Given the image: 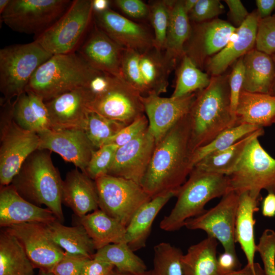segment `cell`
<instances>
[{
    "label": "cell",
    "instance_id": "5",
    "mask_svg": "<svg viewBox=\"0 0 275 275\" xmlns=\"http://www.w3.org/2000/svg\"><path fill=\"white\" fill-rule=\"evenodd\" d=\"M99 72L77 52L52 55L35 72L25 92L45 102L68 91L87 87Z\"/></svg>",
    "mask_w": 275,
    "mask_h": 275
},
{
    "label": "cell",
    "instance_id": "33",
    "mask_svg": "<svg viewBox=\"0 0 275 275\" xmlns=\"http://www.w3.org/2000/svg\"><path fill=\"white\" fill-rule=\"evenodd\" d=\"M217 245V240L207 236L190 246L181 259L183 275H219Z\"/></svg>",
    "mask_w": 275,
    "mask_h": 275
},
{
    "label": "cell",
    "instance_id": "6",
    "mask_svg": "<svg viewBox=\"0 0 275 275\" xmlns=\"http://www.w3.org/2000/svg\"><path fill=\"white\" fill-rule=\"evenodd\" d=\"M52 56L35 41L1 49V101H12L24 93L35 72Z\"/></svg>",
    "mask_w": 275,
    "mask_h": 275
},
{
    "label": "cell",
    "instance_id": "26",
    "mask_svg": "<svg viewBox=\"0 0 275 275\" xmlns=\"http://www.w3.org/2000/svg\"><path fill=\"white\" fill-rule=\"evenodd\" d=\"M175 196V193L169 192L152 198L132 217L126 226L125 242L134 252L146 246L155 218L163 206Z\"/></svg>",
    "mask_w": 275,
    "mask_h": 275
},
{
    "label": "cell",
    "instance_id": "22",
    "mask_svg": "<svg viewBox=\"0 0 275 275\" xmlns=\"http://www.w3.org/2000/svg\"><path fill=\"white\" fill-rule=\"evenodd\" d=\"M58 220L47 208H42L23 198L10 184L0 190V226L2 228L25 223L47 224Z\"/></svg>",
    "mask_w": 275,
    "mask_h": 275
},
{
    "label": "cell",
    "instance_id": "32",
    "mask_svg": "<svg viewBox=\"0 0 275 275\" xmlns=\"http://www.w3.org/2000/svg\"><path fill=\"white\" fill-rule=\"evenodd\" d=\"M45 225L50 237L65 252L92 258L96 251L81 225L66 226L56 220Z\"/></svg>",
    "mask_w": 275,
    "mask_h": 275
},
{
    "label": "cell",
    "instance_id": "10",
    "mask_svg": "<svg viewBox=\"0 0 275 275\" xmlns=\"http://www.w3.org/2000/svg\"><path fill=\"white\" fill-rule=\"evenodd\" d=\"M99 208L126 227L137 211L152 198L130 180L105 174L95 180Z\"/></svg>",
    "mask_w": 275,
    "mask_h": 275
},
{
    "label": "cell",
    "instance_id": "58",
    "mask_svg": "<svg viewBox=\"0 0 275 275\" xmlns=\"http://www.w3.org/2000/svg\"><path fill=\"white\" fill-rule=\"evenodd\" d=\"M111 1L108 0H92L94 13H101L108 10Z\"/></svg>",
    "mask_w": 275,
    "mask_h": 275
},
{
    "label": "cell",
    "instance_id": "55",
    "mask_svg": "<svg viewBox=\"0 0 275 275\" xmlns=\"http://www.w3.org/2000/svg\"><path fill=\"white\" fill-rule=\"evenodd\" d=\"M262 215L267 217L275 216V194L268 193L261 203Z\"/></svg>",
    "mask_w": 275,
    "mask_h": 275
},
{
    "label": "cell",
    "instance_id": "9",
    "mask_svg": "<svg viewBox=\"0 0 275 275\" xmlns=\"http://www.w3.org/2000/svg\"><path fill=\"white\" fill-rule=\"evenodd\" d=\"M94 16L92 0H74L34 41L52 55L76 52Z\"/></svg>",
    "mask_w": 275,
    "mask_h": 275
},
{
    "label": "cell",
    "instance_id": "49",
    "mask_svg": "<svg viewBox=\"0 0 275 275\" xmlns=\"http://www.w3.org/2000/svg\"><path fill=\"white\" fill-rule=\"evenodd\" d=\"M244 75V68L242 57L237 61L233 68L229 80L230 109L232 115L235 120V112L239 95L242 89Z\"/></svg>",
    "mask_w": 275,
    "mask_h": 275
},
{
    "label": "cell",
    "instance_id": "45",
    "mask_svg": "<svg viewBox=\"0 0 275 275\" xmlns=\"http://www.w3.org/2000/svg\"><path fill=\"white\" fill-rule=\"evenodd\" d=\"M265 275H275V231L265 229L256 245Z\"/></svg>",
    "mask_w": 275,
    "mask_h": 275
},
{
    "label": "cell",
    "instance_id": "20",
    "mask_svg": "<svg viewBox=\"0 0 275 275\" xmlns=\"http://www.w3.org/2000/svg\"><path fill=\"white\" fill-rule=\"evenodd\" d=\"M94 17L96 24L123 48L141 53L154 48L153 37L144 26L110 8L103 12L94 13Z\"/></svg>",
    "mask_w": 275,
    "mask_h": 275
},
{
    "label": "cell",
    "instance_id": "39",
    "mask_svg": "<svg viewBox=\"0 0 275 275\" xmlns=\"http://www.w3.org/2000/svg\"><path fill=\"white\" fill-rule=\"evenodd\" d=\"M260 128H263L249 124H241L223 131L210 142L194 152L192 156L193 168L196 163L206 155L226 149Z\"/></svg>",
    "mask_w": 275,
    "mask_h": 275
},
{
    "label": "cell",
    "instance_id": "35",
    "mask_svg": "<svg viewBox=\"0 0 275 275\" xmlns=\"http://www.w3.org/2000/svg\"><path fill=\"white\" fill-rule=\"evenodd\" d=\"M34 266L17 238L5 230L0 234V275H34Z\"/></svg>",
    "mask_w": 275,
    "mask_h": 275
},
{
    "label": "cell",
    "instance_id": "31",
    "mask_svg": "<svg viewBox=\"0 0 275 275\" xmlns=\"http://www.w3.org/2000/svg\"><path fill=\"white\" fill-rule=\"evenodd\" d=\"M13 117L21 128L37 133L50 129L44 101L35 94L25 92L13 101Z\"/></svg>",
    "mask_w": 275,
    "mask_h": 275
},
{
    "label": "cell",
    "instance_id": "29",
    "mask_svg": "<svg viewBox=\"0 0 275 275\" xmlns=\"http://www.w3.org/2000/svg\"><path fill=\"white\" fill-rule=\"evenodd\" d=\"M260 199H257L248 192L239 195L235 224V240L240 245L247 260V264L253 265L256 244L254 237L256 220L254 215L259 210Z\"/></svg>",
    "mask_w": 275,
    "mask_h": 275
},
{
    "label": "cell",
    "instance_id": "43",
    "mask_svg": "<svg viewBox=\"0 0 275 275\" xmlns=\"http://www.w3.org/2000/svg\"><path fill=\"white\" fill-rule=\"evenodd\" d=\"M141 53L129 49L123 52L121 73L123 79L144 96L146 90L140 66Z\"/></svg>",
    "mask_w": 275,
    "mask_h": 275
},
{
    "label": "cell",
    "instance_id": "38",
    "mask_svg": "<svg viewBox=\"0 0 275 275\" xmlns=\"http://www.w3.org/2000/svg\"><path fill=\"white\" fill-rule=\"evenodd\" d=\"M210 82L208 74L202 71L188 56L184 54L171 97L179 98L200 91L206 88Z\"/></svg>",
    "mask_w": 275,
    "mask_h": 275
},
{
    "label": "cell",
    "instance_id": "36",
    "mask_svg": "<svg viewBox=\"0 0 275 275\" xmlns=\"http://www.w3.org/2000/svg\"><path fill=\"white\" fill-rule=\"evenodd\" d=\"M140 66L146 90L145 96L159 95L167 92L168 75L171 70L161 53L153 48L141 53Z\"/></svg>",
    "mask_w": 275,
    "mask_h": 275
},
{
    "label": "cell",
    "instance_id": "44",
    "mask_svg": "<svg viewBox=\"0 0 275 275\" xmlns=\"http://www.w3.org/2000/svg\"><path fill=\"white\" fill-rule=\"evenodd\" d=\"M118 148L115 145L107 144L94 150L86 168V174L93 180L107 174Z\"/></svg>",
    "mask_w": 275,
    "mask_h": 275
},
{
    "label": "cell",
    "instance_id": "4",
    "mask_svg": "<svg viewBox=\"0 0 275 275\" xmlns=\"http://www.w3.org/2000/svg\"><path fill=\"white\" fill-rule=\"evenodd\" d=\"M230 191L226 175L194 167L178 190L175 206L160 222V228L167 232L180 229L187 220L204 213L209 201L222 197Z\"/></svg>",
    "mask_w": 275,
    "mask_h": 275
},
{
    "label": "cell",
    "instance_id": "50",
    "mask_svg": "<svg viewBox=\"0 0 275 275\" xmlns=\"http://www.w3.org/2000/svg\"><path fill=\"white\" fill-rule=\"evenodd\" d=\"M90 258L65 252L63 257L51 272L54 275H80L84 264Z\"/></svg>",
    "mask_w": 275,
    "mask_h": 275
},
{
    "label": "cell",
    "instance_id": "21",
    "mask_svg": "<svg viewBox=\"0 0 275 275\" xmlns=\"http://www.w3.org/2000/svg\"><path fill=\"white\" fill-rule=\"evenodd\" d=\"M125 49L95 24L76 52L94 69L123 79L121 64Z\"/></svg>",
    "mask_w": 275,
    "mask_h": 275
},
{
    "label": "cell",
    "instance_id": "59",
    "mask_svg": "<svg viewBox=\"0 0 275 275\" xmlns=\"http://www.w3.org/2000/svg\"><path fill=\"white\" fill-rule=\"evenodd\" d=\"M198 0L183 1V8L187 14L193 10Z\"/></svg>",
    "mask_w": 275,
    "mask_h": 275
},
{
    "label": "cell",
    "instance_id": "46",
    "mask_svg": "<svg viewBox=\"0 0 275 275\" xmlns=\"http://www.w3.org/2000/svg\"><path fill=\"white\" fill-rule=\"evenodd\" d=\"M255 45L256 49L268 55L275 54V16L260 19Z\"/></svg>",
    "mask_w": 275,
    "mask_h": 275
},
{
    "label": "cell",
    "instance_id": "51",
    "mask_svg": "<svg viewBox=\"0 0 275 275\" xmlns=\"http://www.w3.org/2000/svg\"><path fill=\"white\" fill-rule=\"evenodd\" d=\"M124 13L134 18H142L149 15V6L141 0H116L114 2Z\"/></svg>",
    "mask_w": 275,
    "mask_h": 275
},
{
    "label": "cell",
    "instance_id": "12",
    "mask_svg": "<svg viewBox=\"0 0 275 275\" xmlns=\"http://www.w3.org/2000/svg\"><path fill=\"white\" fill-rule=\"evenodd\" d=\"M239 195L231 190L219 202L202 214L187 220L184 227L204 231L207 236L220 242L224 251L236 254L235 224Z\"/></svg>",
    "mask_w": 275,
    "mask_h": 275
},
{
    "label": "cell",
    "instance_id": "41",
    "mask_svg": "<svg viewBox=\"0 0 275 275\" xmlns=\"http://www.w3.org/2000/svg\"><path fill=\"white\" fill-rule=\"evenodd\" d=\"M181 250L168 242H162L154 247L152 275H183Z\"/></svg>",
    "mask_w": 275,
    "mask_h": 275
},
{
    "label": "cell",
    "instance_id": "47",
    "mask_svg": "<svg viewBox=\"0 0 275 275\" xmlns=\"http://www.w3.org/2000/svg\"><path fill=\"white\" fill-rule=\"evenodd\" d=\"M148 119L144 114L126 125L108 140L105 145L113 144L118 147L124 146L145 131L148 128Z\"/></svg>",
    "mask_w": 275,
    "mask_h": 275
},
{
    "label": "cell",
    "instance_id": "30",
    "mask_svg": "<svg viewBox=\"0 0 275 275\" xmlns=\"http://www.w3.org/2000/svg\"><path fill=\"white\" fill-rule=\"evenodd\" d=\"M78 222L92 240L96 251L110 244L125 242L126 227L100 209L78 217Z\"/></svg>",
    "mask_w": 275,
    "mask_h": 275
},
{
    "label": "cell",
    "instance_id": "42",
    "mask_svg": "<svg viewBox=\"0 0 275 275\" xmlns=\"http://www.w3.org/2000/svg\"><path fill=\"white\" fill-rule=\"evenodd\" d=\"M150 19L154 29L153 47L159 53L164 50L170 18L169 1H156L149 6Z\"/></svg>",
    "mask_w": 275,
    "mask_h": 275
},
{
    "label": "cell",
    "instance_id": "56",
    "mask_svg": "<svg viewBox=\"0 0 275 275\" xmlns=\"http://www.w3.org/2000/svg\"><path fill=\"white\" fill-rule=\"evenodd\" d=\"M257 12L260 19L270 16L275 9V0H257Z\"/></svg>",
    "mask_w": 275,
    "mask_h": 275
},
{
    "label": "cell",
    "instance_id": "37",
    "mask_svg": "<svg viewBox=\"0 0 275 275\" xmlns=\"http://www.w3.org/2000/svg\"><path fill=\"white\" fill-rule=\"evenodd\" d=\"M92 258L109 263L121 272L136 273L147 270L143 260L125 242L106 245L97 250Z\"/></svg>",
    "mask_w": 275,
    "mask_h": 275
},
{
    "label": "cell",
    "instance_id": "8",
    "mask_svg": "<svg viewBox=\"0 0 275 275\" xmlns=\"http://www.w3.org/2000/svg\"><path fill=\"white\" fill-rule=\"evenodd\" d=\"M252 140L233 171L228 175L230 189L238 195L248 192L260 199L261 191L275 194V159L260 144Z\"/></svg>",
    "mask_w": 275,
    "mask_h": 275
},
{
    "label": "cell",
    "instance_id": "7",
    "mask_svg": "<svg viewBox=\"0 0 275 275\" xmlns=\"http://www.w3.org/2000/svg\"><path fill=\"white\" fill-rule=\"evenodd\" d=\"M13 101H1L0 183L10 185L22 164L38 149V134L19 127L13 117Z\"/></svg>",
    "mask_w": 275,
    "mask_h": 275
},
{
    "label": "cell",
    "instance_id": "62",
    "mask_svg": "<svg viewBox=\"0 0 275 275\" xmlns=\"http://www.w3.org/2000/svg\"><path fill=\"white\" fill-rule=\"evenodd\" d=\"M38 275H54L51 271L40 269Z\"/></svg>",
    "mask_w": 275,
    "mask_h": 275
},
{
    "label": "cell",
    "instance_id": "16",
    "mask_svg": "<svg viewBox=\"0 0 275 275\" xmlns=\"http://www.w3.org/2000/svg\"><path fill=\"white\" fill-rule=\"evenodd\" d=\"M156 145L149 128L127 144L118 147L107 174L141 185Z\"/></svg>",
    "mask_w": 275,
    "mask_h": 275
},
{
    "label": "cell",
    "instance_id": "52",
    "mask_svg": "<svg viewBox=\"0 0 275 275\" xmlns=\"http://www.w3.org/2000/svg\"><path fill=\"white\" fill-rule=\"evenodd\" d=\"M115 269L109 263L90 258L84 264L80 275H111Z\"/></svg>",
    "mask_w": 275,
    "mask_h": 275
},
{
    "label": "cell",
    "instance_id": "60",
    "mask_svg": "<svg viewBox=\"0 0 275 275\" xmlns=\"http://www.w3.org/2000/svg\"><path fill=\"white\" fill-rule=\"evenodd\" d=\"M111 275H152V273L151 270H146L144 272L141 273H132L128 272H121L115 269L114 272Z\"/></svg>",
    "mask_w": 275,
    "mask_h": 275
},
{
    "label": "cell",
    "instance_id": "1",
    "mask_svg": "<svg viewBox=\"0 0 275 275\" xmlns=\"http://www.w3.org/2000/svg\"><path fill=\"white\" fill-rule=\"evenodd\" d=\"M188 114L158 142L141 183L153 198L178 190L193 169Z\"/></svg>",
    "mask_w": 275,
    "mask_h": 275
},
{
    "label": "cell",
    "instance_id": "15",
    "mask_svg": "<svg viewBox=\"0 0 275 275\" xmlns=\"http://www.w3.org/2000/svg\"><path fill=\"white\" fill-rule=\"evenodd\" d=\"M40 139L38 149L48 150L72 163L86 174L92 154L96 149L81 129H49L37 133Z\"/></svg>",
    "mask_w": 275,
    "mask_h": 275
},
{
    "label": "cell",
    "instance_id": "14",
    "mask_svg": "<svg viewBox=\"0 0 275 275\" xmlns=\"http://www.w3.org/2000/svg\"><path fill=\"white\" fill-rule=\"evenodd\" d=\"M4 228L19 241L34 267L51 271L65 254L50 237L45 224L25 223Z\"/></svg>",
    "mask_w": 275,
    "mask_h": 275
},
{
    "label": "cell",
    "instance_id": "61",
    "mask_svg": "<svg viewBox=\"0 0 275 275\" xmlns=\"http://www.w3.org/2000/svg\"><path fill=\"white\" fill-rule=\"evenodd\" d=\"M10 0H0V14L1 15L7 9Z\"/></svg>",
    "mask_w": 275,
    "mask_h": 275
},
{
    "label": "cell",
    "instance_id": "2",
    "mask_svg": "<svg viewBox=\"0 0 275 275\" xmlns=\"http://www.w3.org/2000/svg\"><path fill=\"white\" fill-rule=\"evenodd\" d=\"M219 75L213 76L209 85L198 92L188 114L193 153L223 131L237 125L230 109L229 83Z\"/></svg>",
    "mask_w": 275,
    "mask_h": 275
},
{
    "label": "cell",
    "instance_id": "48",
    "mask_svg": "<svg viewBox=\"0 0 275 275\" xmlns=\"http://www.w3.org/2000/svg\"><path fill=\"white\" fill-rule=\"evenodd\" d=\"M224 9L218 0H198L188 15L189 20L201 23L211 20L222 13Z\"/></svg>",
    "mask_w": 275,
    "mask_h": 275
},
{
    "label": "cell",
    "instance_id": "54",
    "mask_svg": "<svg viewBox=\"0 0 275 275\" xmlns=\"http://www.w3.org/2000/svg\"><path fill=\"white\" fill-rule=\"evenodd\" d=\"M229 9V16L235 24L239 26L248 17L249 13L240 0H226Z\"/></svg>",
    "mask_w": 275,
    "mask_h": 275
},
{
    "label": "cell",
    "instance_id": "19",
    "mask_svg": "<svg viewBox=\"0 0 275 275\" xmlns=\"http://www.w3.org/2000/svg\"><path fill=\"white\" fill-rule=\"evenodd\" d=\"M236 29L220 19L198 23L191 29L184 54L198 67L201 66L209 57L217 53L227 45Z\"/></svg>",
    "mask_w": 275,
    "mask_h": 275
},
{
    "label": "cell",
    "instance_id": "34",
    "mask_svg": "<svg viewBox=\"0 0 275 275\" xmlns=\"http://www.w3.org/2000/svg\"><path fill=\"white\" fill-rule=\"evenodd\" d=\"M264 133L263 128H260L244 136L230 147L206 155L194 167L209 172L228 175L237 166L249 143Z\"/></svg>",
    "mask_w": 275,
    "mask_h": 275
},
{
    "label": "cell",
    "instance_id": "27",
    "mask_svg": "<svg viewBox=\"0 0 275 275\" xmlns=\"http://www.w3.org/2000/svg\"><path fill=\"white\" fill-rule=\"evenodd\" d=\"M244 68L242 90L272 95L275 65L271 56L253 49L243 57Z\"/></svg>",
    "mask_w": 275,
    "mask_h": 275
},
{
    "label": "cell",
    "instance_id": "40",
    "mask_svg": "<svg viewBox=\"0 0 275 275\" xmlns=\"http://www.w3.org/2000/svg\"><path fill=\"white\" fill-rule=\"evenodd\" d=\"M126 125L127 124L124 123L90 111L84 131L91 144L96 150L105 145L108 140Z\"/></svg>",
    "mask_w": 275,
    "mask_h": 275
},
{
    "label": "cell",
    "instance_id": "24",
    "mask_svg": "<svg viewBox=\"0 0 275 275\" xmlns=\"http://www.w3.org/2000/svg\"><path fill=\"white\" fill-rule=\"evenodd\" d=\"M62 201L79 218L99 209L95 180L77 169L70 171L63 181Z\"/></svg>",
    "mask_w": 275,
    "mask_h": 275
},
{
    "label": "cell",
    "instance_id": "13",
    "mask_svg": "<svg viewBox=\"0 0 275 275\" xmlns=\"http://www.w3.org/2000/svg\"><path fill=\"white\" fill-rule=\"evenodd\" d=\"M89 109L127 125L145 114L142 95L118 77L106 91L93 97Z\"/></svg>",
    "mask_w": 275,
    "mask_h": 275
},
{
    "label": "cell",
    "instance_id": "25",
    "mask_svg": "<svg viewBox=\"0 0 275 275\" xmlns=\"http://www.w3.org/2000/svg\"><path fill=\"white\" fill-rule=\"evenodd\" d=\"M236 125L263 128L275 123V95L241 90L235 112Z\"/></svg>",
    "mask_w": 275,
    "mask_h": 275
},
{
    "label": "cell",
    "instance_id": "53",
    "mask_svg": "<svg viewBox=\"0 0 275 275\" xmlns=\"http://www.w3.org/2000/svg\"><path fill=\"white\" fill-rule=\"evenodd\" d=\"M240 265L237 254L224 251L217 257L219 275H226L238 270Z\"/></svg>",
    "mask_w": 275,
    "mask_h": 275
},
{
    "label": "cell",
    "instance_id": "64",
    "mask_svg": "<svg viewBox=\"0 0 275 275\" xmlns=\"http://www.w3.org/2000/svg\"><path fill=\"white\" fill-rule=\"evenodd\" d=\"M274 10H275V9H274ZM273 16H275V12H274V14Z\"/></svg>",
    "mask_w": 275,
    "mask_h": 275
},
{
    "label": "cell",
    "instance_id": "63",
    "mask_svg": "<svg viewBox=\"0 0 275 275\" xmlns=\"http://www.w3.org/2000/svg\"><path fill=\"white\" fill-rule=\"evenodd\" d=\"M271 57H272V58L273 61V62H274V65H275V54L272 55ZM272 95H275V78H274V83H273V89H272Z\"/></svg>",
    "mask_w": 275,
    "mask_h": 275
},
{
    "label": "cell",
    "instance_id": "18",
    "mask_svg": "<svg viewBox=\"0 0 275 275\" xmlns=\"http://www.w3.org/2000/svg\"><path fill=\"white\" fill-rule=\"evenodd\" d=\"M196 96L195 93L179 98H164L153 94L142 96L148 128L156 143L188 114Z\"/></svg>",
    "mask_w": 275,
    "mask_h": 275
},
{
    "label": "cell",
    "instance_id": "28",
    "mask_svg": "<svg viewBox=\"0 0 275 275\" xmlns=\"http://www.w3.org/2000/svg\"><path fill=\"white\" fill-rule=\"evenodd\" d=\"M170 18L165 44L164 59L171 70L178 58L184 54V47L191 28L183 1H169Z\"/></svg>",
    "mask_w": 275,
    "mask_h": 275
},
{
    "label": "cell",
    "instance_id": "3",
    "mask_svg": "<svg viewBox=\"0 0 275 275\" xmlns=\"http://www.w3.org/2000/svg\"><path fill=\"white\" fill-rule=\"evenodd\" d=\"M63 181L51 151L37 149L26 159L10 184L23 198L39 206L45 205L63 223Z\"/></svg>",
    "mask_w": 275,
    "mask_h": 275
},
{
    "label": "cell",
    "instance_id": "17",
    "mask_svg": "<svg viewBox=\"0 0 275 275\" xmlns=\"http://www.w3.org/2000/svg\"><path fill=\"white\" fill-rule=\"evenodd\" d=\"M92 98L87 87H80L44 102L49 114L50 129L84 130Z\"/></svg>",
    "mask_w": 275,
    "mask_h": 275
},
{
    "label": "cell",
    "instance_id": "11",
    "mask_svg": "<svg viewBox=\"0 0 275 275\" xmlns=\"http://www.w3.org/2000/svg\"><path fill=\"white\" fill-rule=\"evenodd\" d=\"M69 0H10L1 22L13 31L37 36L51 26L68 9Z\"/></svg>",
    "mask_w": 275,
    "mask_h": 275
},
{
    "label": "cell",
    "instance_id": "23",
    "mask_svg": "<svg viewBox=\"0 0 275 275\" xmlns=\"http://www.w3.org/2000/svg\"><path fill=\"white\" fill-rule=\"evenodd\" d=\"M260 17L257 11L249 14L244 22L236 28L227 45L208 60L207 67L213 75H219L238 59L254 49Z\"/></svg>",
    "mask_w": 275,
    "mask_h": 275
},
{
    "label": "cell",
    "instance_id": "57",
    "mask_svg": "<svg viewBox=\"0 0 275 275\" xmlns=\"http://www.w3.org/2000/svg\"><path fill=\"white\" fill-rule=\"evenodd\" d=\"M226 275H265L263 268L258 263L253 265L246 264L244 267Z\"/></svg>",
    "mask_w": 275,
    "mask_h": 275
}]
</instances>
